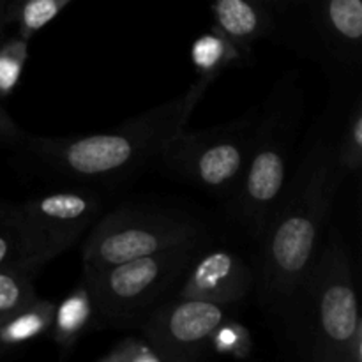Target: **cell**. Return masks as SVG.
Returning <instances> with one entry per match:
<instances>
[{"label":"cell","mask_w":362,"mask_h":362,"mask_svg":"<svg viewBox=\"0 0 362 362\" xmlns=\"http://www.w3.org/2000/svg\"><path fill=\"white\" fill-rule=\"evenodd\" d=\"M306 9V30L285 32L278 39L338 73H359L362 0H310Z\"/></svg>","instance_id":"cell-9"},{"label":"cell","mask_w":362,"mask_h":362,"mask_svg":"<svg viewBox=\"0 0 362 362\" xmlns=\"http://www.w3.org/2000/svg\"><path fill=\"white\" fill-rule=\"evenodd\" d=\"M27 134V131L21 129L16 124V120L9 115L6 106L2 105V99H0V145L2 147L20 148L23 145Z\"/></svg>","instance_id":"cell-23"},{"label":"cell","mask_w":362,"mask_h":362,"mask_svg":"<svg viewBox=\"0 0 362 362\" xmlns=\"http://www.w3.org/2000/svg\"><path fill=\"white\" fill-rule=\"evenodd\" d=\"M95 325H98V313H95L94 299L88 283L81 276V281L59 304H55L48 336L60 352V357H67L80 343V339L87 336Z\"/></svg>","instance_id":"cell-14"},{"label":"cell","mask_w":362,"mask_h":362,"mask_svg":"<svg viewBox=\"0 0 362 362\" xmlns=\"http://www.w3.org/2000/svg\"><path fill=\"white\" fill-rule=\"evenodd\" d=\"M258 112L260 106H253L207 129L184 126L166 141L158 159L173 175L226 202L243 179Z\"/></svg>","instance_id":"cell-6"},{"label":"cell","mask_w":362,"mask_h":362,"mask_svg":"<svg viewBox=\"0 0 362 362\" xmlns=\"http://www.w3.org/2000/svg\"><path fill=\"white\" fill-rule=\"evenodd\" d=\"M13 23V0H0V39L6 34V28Z\"/></svg>","instance_id":"cell-24"},{"label":"cell","mask_w":362,"mask_h":362,"mask_svg":"<svg viewBox=\"0 0 362 362\" xmlns=\"http://www.w3.org/2000/svg\"><path fill=\"white\" fill-rule=\"evenodd\" d=\"M71 0H13V23L16 34L30 41Z\"/></svg>","instance_id":"cell-18"},{"label":"cell","mask_w":362,"mask_h":362,"mask_svg":"<svg viewBox=\"0 0 362 362\" xmlns=\"http://www.w3.org/2000/svg\"><path fill=\"white\" fill-rule=\"evenodd\" d=\"M53 311L55 303L39 297L21 311L0 320V357L18 352L48 336Z\"/></svg>","instance_id":"cell-15"},{"label":"cell","mask_w":362,"mask_h":362,"mask_svg":"<svg viewBox=\"0 0 362 362\" xmlns=\"http://www.w3.org/2000/svg\"><path fill=\"white\" fill-rule=\"evenodd\" d=\"M28 42L21 35L0 39V99L14 94L28 59Z\"/></svg>","instance_id":"cell-20"},{"label":"cell","mask_w":362,"mask_h":362,"mask_svg":"<svg viewBox=\"0 0 362 362\" xmlns=\"http://www.w3.org/2000/svg\"><path fill=\"white\" fill-rule=\"evenodd\" d=\"M255 269L228 247H198L172 296L233 308L255 292Z\"/></svg>","instance_id":"cell-11"},{"label":"cell","mask_w":362,"mask_h":362,"mask_svg":"<svg viewBox=\"0 0 362 362\" xmlns=\"http://www.w3.org/2000/svg\"><path fill=\"white\" fill-rule=\"evenodd\" d=\"M21 262H23L21 237L11 218L9 205H6V207H0V267H9V265L23 267Z\"/></svg>","instance_id":"cell-22"},{"label":"cell","mask_w":362,"mask_h":362,"mask_svg":"<svg viewBox=\"0 0 362 362\" xmlns=\"http://www.w3.org/2000/svg\"><path fill=\"white\" fill-rule=\"evenodd\" d=\"M39 299L34 276L20 265L0 267V320L18 313Z\"/></svg>","instance_id":"cell-17"},{"label":"cell","mask_w":362,"mask_h":362,"mask_svg":"<svg viewBox=\"0 0 362 362\" xmlns=\"http://www.w3.org/2000/svg\"><path fill=\"white\" fill-rule=\"evenodd\" d=\"M303 117L304 95L297 74L286 71L260 106L243 179L226 200L230 218L253 240L264 233L288 182Z\"/></svg>","instance_id":"cell-4"},{"label":"cell","mask_w":362,"mask_h":362,"mask_svg":"<svg viewBox=\"0 0 362 362\" xmlns=\"http://www.w3.org/2000/svg\"><path fill=\"white\" fill-rule=\"evenodd\" d=\"M95 362H163V359L145 336H126Z\"/></svg>","instance_id":"cell-21"},{"label":"cell","mask_w":362,"mask_h":362,"mask_svg":"<svg viewBox=\"0 0 362 362\" xmlns=\"http://www.w3.org/2000/svg\"><path fill=\"white\" fill-rule=\"evenodd\" d=\"M200 246L202 240H198L98 271H83L94 299L98 324L138 327L158 304L172 297Z\"/></svg>","instance_id":"cell-5"},{"label":"cell","mask_w":362,"mask_h":362,"mask_svg":"<svg viewBox=\"0 0 362 362\" xmlns=\"http://www.w3.org/2000/svg\"><path fill=\"white\" fill-rule=\"evenodd\" d=\"M253 62L244 53H240L218 28L212 25L209 32H204L197 37L191 46V64L197 73V81L187 88L186 103L194 112L200 99L204 98L207 88L225 73L226 69L246 67Z\"/></svg>","instance_id":"cell-13"},{"label":"cell","mask_w":362,"mask_h":362,"mask_svg":"<svg viewBox=\"0 0 362 362\" xmlns=\"http://www.w3.org/2000/svg\"><path fill=\"white\" fill-rule=\"evenodd\" d=\"M336 161L345 179L359 175L362 168V101L361 94L356 95L346 110L343 124L336 127L334 134Z\"/></svg>","instance_id":"cell-16"},{"label":"cell","mask_w":362,"mask_h":362,"mask_svg":"<svg viewBox=\"0 0 362 362\" xmlns=\"http://www.w3.org/2000/svg\"><path fill=\"white\" fill-rule=\"evenodd\" d=\"M281 320L300 359L362 362L359 300L338 228L329 230Z\"/></svg>","instance_id":"cell-3"},{"label":"cell","mask_w":362,"mask_h":362,"mask_svg":"<svg viewBox=\"0 0 362 362\" xmlns=\"http://www.w3.org/2000/svg\"><path fill=\"white\" fill-rule=\"evenodd\" d=\"M329 113L311 126L297 168L258 243L255 292L262 310L281 318L313 264L345 175L336 161Z\"/></svg>","instance_id":"cell-1"},{"label":"cell","mask_w":362,"mask_h":362,"mask_svg":"<svg viewBox=\"0 0 362 362\" xmlns=\"http://www.w3.org/2000/svg\"><path fill=\"white\" fill-rule=\"evenodd\" d=\"M251 331L235 318L228 317L216 327L209 341V356H225L232 359H250L253 356Z\"/></svg>","instance_id":"cell-19"},{"label":"cell","mask_w":362,"mask_h":362,"mask_svg":"<svg viewBox=\"0 0 362 362\" xmlns=\"http://www.w3.org/2000/svg\"><path fill=\"white\" fill-rule=\"evenodd\" d=\"M214 27L253 60V46L262 39L276 37L279 7L271 0H214Z\"/></svg>","instance_id":"cell-12"},{"label":"cell","mask_w":362,"mask_h":362,"mask_svg":"<svg viewBox=\"0 0 362 362\" xmlns=\"http://www.w3.org/2000/svg\"><path fill=\"white\" fill-rule=\"evenodd\" d=\"M193 110L186 94L148 108L108 131L71 136L27 134L21 151L53 175L78 182L127 179L158 159L166 141L187 126Z\"/></svg>","instance_id":"cell-2"},{"label":"cell","mask_w":362,"mask_h":362,"mask_svg":"<svg viewBox=\"0 0 362 362\" xmlns=\"http://www.w3.org/2000/svg\"><path fill=\"white\" fill-rule=\"evenodd\" d=\"M228 317V306L172 296L158 304L138 329L163 362H194L209 357L212 332Z\"/></svg>","instance_id":"cell-10"},{"label":"cell","mask_w":362,"mask_h":362,"mask_svg":"<svg viewBox=\"0 0 362 362\" xmlns=\"http://www.w3.org/2000/svg\"><path fill=\"white\" fill-rule=\"evenodd\" d=\"M9 212L23 246L21 265L35 278L90 230L101 212V200L87 189L49 191L9 205Z\"/></svg>","instance_id":"cell-8"},{"label":"cell","mask_w":362,"mask_h":362,"mask_svg":"<svg viewBox=\"0 0 362 362\" xmlns=\"http://www.w3.org/2000/svg\"><path fill=\"white\" fill-rule=\"evenodd\" d=\"M204 226L186 212L151 207H119L95 219L81 246L83 271L166 251L204 239Z\"/></svg>","instance_id":"cell-7"}]
</instances>
